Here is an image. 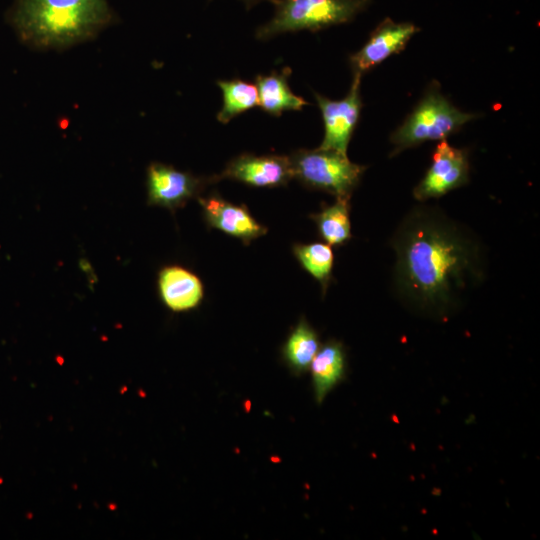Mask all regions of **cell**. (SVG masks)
I'll return each mask as SVG.
<instances>
[{
    "label": "cell",
    "mask_w": 540,
    "mask_h": 540,
    "mask_svg": "<svg viewBox=\"0 0 540 540\" xmlns=\"http://www.w3.org/2000/svg\"><path fill=\"white\" fill-rule=\"evenodd\" d=\"M391 245L393 291L420 313L450 315L486 277L480 239L437 207H413L394 232Z\"/></svg>",
    "instance_id": "obj_1"
},
{
    "label": "cell",
    "mask_w": 540,
    "mask_h": 540,
    "mask_svg": "<svg viewBox=\"0 0 540 540\" xmlns=\"http://www.w3.org/2000/svg\"><path fill=\"white\" fill-rule=\"evenodd\" d=\"M110 20L106 0H17L11 13L24 41L48 47L85 40Z\"/></svg>",
    "instance_id": "obj_2"
},
{
    "label": "cell",
    "mask_w": 540,
    "mask_h": 540,
    "mask_svg": "<svg viewBox=\"0 0 540 540\" xmlns=\"http://www.w3.org/2000/svg\"><path fill=\"white\" fill-rule=\"evenodd\" d=\"M477 117L453 106L441 94L439 85L432 84L402 125L391 134L394 148L390 156L427 141H443Z\"/></svg>",
    "instance_id": "obj_3"
},
{
    "label": "cell",
    "mask_w": 540,
    "mask_h": 540,
    "mask_svg": "<svg viewBox=\"0 0 540 540\" xmlns=\"http://www.w3.org/2000/svg\"><path fill=\"white\" fill-rule=\"evenodd\" d=\"M373 0H277L275 14L256 31L264 40L285 32L317 31L351 21Z\"/></svg>",
    "instance_id": "obj_4"
},
{
    "label": "cell",
    "mask_w": 540,
    "mask_h": 540,
    "mask_svg": "<svg viewBox=\"0 0 540 540\" xmlns=\"http://www.w3.org/2000/svg\"><path fill=\"white\" fill-rule=\"evenodd\" d=\"M288 157L293 178L336 199H350L366 170V166L351 162L347 154L333 150L299 149Z\"/></svg>",
    "instance_id": "obj_5"
},
{
    "label": "cell",
    "mask_w": 540,
    "mask_h": 540,
    "mask_svg": "<svg viewBox=\"0 0 540 540\" xmlns=\"http://www.w3.org/2000/svg\"><path fill=\"white\" fill-rule=\"evenodd\" d=\"M469 181V161L465 149L441 141L432 156V163L413 190L414 198L424 202L440 198Z\"/></svg>",
    "instance_id": "obj_6"
},
{
    "label": "cell",
    "mask_w": 540,
    "mask_h": 540,
    "mask_svg": "<svg viewBox=\"0 0 540 540\" xmlns=\"http://www.w3.org/2000/svg\"><path fill=\"white\" fill-rule=\"evenodd\" d=\"M360 81L361 75L355 74L348 94L341 100H331L314 93L325 129L320 149L347 154L362 108Z\"/></svg>",
    "instance_id": "obj_7"
},
{
    "label": "cell",
    "mask_w": 540,
    "mask_h": 540,
    "mask_svg": "<svg viewBox=\"0 0 540 540\" xmlns=\"http://www.w3.org/2000/svg\"><path fill=\"white\" fill-rule=\"evenodd\" d=\"M293 178L288 156L244 153L232 159L210 182L231 179L254 187L285 186Z\"/></svg>",
    "instance_id": "obj_8"
},
{
    "label": "cell",
    "mask_w": 540,
    "mask_h": 540,
    "mask_svg": "<svg viewBox=\"0 0 540 540\" xmlns=\"http://www.w3.org/2000/svg\"><path fill=\"white\" fill-rule=\"evenodd\" d=\"M205 180L159 162L147 169L148 204L161 206L174 212L188 200L197 196Z\"/></svg>",
    "instance_id": "obj_9"
},
{
    "label": "cell",
    "mask_w": 540,
    "mask_h": 540,
    "mask_svg": "<svg viewBox=\"0 0 540 540\" xmlns=\"http://www.w3.org/2000/svg\"><path fill=\"white\" fill-rule=\"evenodd\" d=\"M418 30V27L409 22L397 23L389 18L383 20L364 46L350 56L354 75L362 76L391 55L401 52Z\"/></svg>",
    "instance_id": "obj_10"
},
{
    "label": "cell",
    "mask_w": 540,
    "mask_h": 540,
    "mask_svg": "<svg viewBox=\"0 0 540 540\" xmlns=\"http://www.w3.org/2000/svg\"><path fill=\"white\" fill-rule=\"evenodd\" d=\"M198 202L208 227L238 238L245 245L268 231L251 215L246 205L233 204L215 193L198 197Z\"/></svg>",
    "instance_id": "obj_11"
},
{
    "label": "cell",
    "mask_w": 540,
    "mask_h": 540,
    "mask_svg": "<svg viewBox=\"0 0 540 540\" xmlns=\"http://www.w3.org/2000/svg\"><path fill=\"white\" fill-rule=\"evenodd\" d=\"M157 284L162 302L173 312L195 309L204 297V287L200 278L179 265L163 267L158 273Z\"/></svg>",
    "instance_id": "obj_12"
},
{
    "label": "cell",
    "mask_w": 540,
    "mask_h": 540,
    "mask_svg": "<svg viewBox=\"0 0 540 540\" xmlns=\"http://www.w3.org/2000/svg\"><path fill=\"white\" fill-rule=\"evenodd\" d=\"M315 400L321 404L344 378L346 352L341 342L329 340L320 347L310 365Z\"/></svg>",
    "instance_id": "obj_13"
},
{
    "label": "cell",
    "mask_w": 540,
    "mask_h": 540,
    "mask_svg": "<svg viewBox=\"0 0 540 540\" xmlns=\"http://www.w3.org/2000/svg\"><path fill=\"white\" fill-rule=\"evenodd\" d=\"M290 70L269 75H258L255 85L258 91L259 106L268 114L280 116L283 111H299L308 102L295 95L289 88L287 78Z\"/></svg>",
    "instance_id": "obj_14"
},
{
    "label": "cell",
    "mask_w": 540,
    "mask_h": 540,
    "mask_svg": "<svg viewBox=\"0 0 540 540\" xmlns=\"http://www.w3.org/2000/svg\"><path fill=\"white\" fill-rule=\"evenodd\" d=\"M320 347L318 333L302 317L282 346V358L291 372L299 376L309 370Z\"/></svg>",
    "instance_id": "obj_15"
},
{
    "label": "cell",
    "mask_w": 540,
    "mask_h": 540,
    "mask_svg": "<svg viewBox=\"0 0 540 540\" xmlns=\"http://www.w3.org/2000/svg\"><path fill=\"white\" fill-rule=\"evenodd\" d=\"M350 199H336L332 205H323L318 213L310 215L321 239L331 247H340L351 238Z\"/></svg>",
    "instance_id": "obj_16"
},
{
    "label": "cell",
    "mask_w": 540,
    "mask_h": 540,
    "mask_svg": "<svg viewBox=\"0 0 540 540\" xmlns=\"http://www.w3.org/2000/svg\"><path fill=\"white\" fill-rule=\"evenodd\" d=\"M293 254L300 266L319 282L325 295L332 280L334 253L327 243H296L292 247Z\"/></svg>",
    "instance_id": "obj_17"
},
{
    "label": "cell",
    "mask_w": 540,
    "mask_h": 540,
    "mask_svg": "<svg viewBox=\"0 0 540 540\" xmlns=\"http://www.w3.org/2000/svg\"><path fill=\"white\" fill-rule=\"evenodd\" d=\"M223 95V105L217 119L226 124L238 114L259 106L258 91L255 84L240 79L217 82Z\"/></svg>",
    "instance_id": "obj_18"
},
{
    "label": "cell",
    "mask_w": 540,
    "mask_h": 540,
    "mask_svg": "<svg viewBox=\"0 0 540 540\" xmlns=\"http://www.w3.org/2000/svg\"><path fill=\"white\" fill-rule=\"evenodd\" d=\"M242 1L245 4V6L249 9L253 5H255V4H257V3L261 2V1H264V0H242ZM266 1H270L273 4H275L277 2V0H266Z\"/></svg>",
    "instance_id": "obj_19"
}]
</instances>
